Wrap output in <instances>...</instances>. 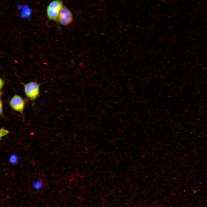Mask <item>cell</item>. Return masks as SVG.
Listing matches in <instances>:
<instances>
[{
  "label": "cell",
  "instance_id": "cell-7",
  "mask_svg": "<svg viewBox=\"0 0 207 207\" xmlns=\"http://www.w3.org/2000/svg\"><path fill=\"white\" fill-rule=\"evenodd\" d=\"M9 133V131L7 130L4 128H2L0 130V138L1 139L2 137L7 135Z\"/></svg>",
  "mask_w": 207,
  "mask_h": 207
},
{
  "label": "cell",
  "instance_id": "cell-10",
  "mask_svg": "<svg viewBox=\"0 0 207 207\" xmlns=\"http://www.w3.org/2000/svg\"><path fill=\"white\" fill-rule=\"evenodd\" d=\"M196 192H197V191L196 190H194L193 191V193H196Z\"/></svg>",
  "mask_w": 207,
  "mask_h": 207
},
{
  "label": "cell",
  "instance_id": "cell-1",
  "mask_svg": "<svg viewBox=\"0 0 207 207\" xmlns=\"http://www.w3.org/2000/svg\"><path fill=\"white\" fill-rule=\"evenodd\" d=\"M63 5V2L61 0L52 1L46 9V14L48 18L51 20L57 21L59 14Z\"/></svg>",
  "mask_w": 207,
  "mask_h": 207
},
{
  "label": "cell",
  "instance_id": "cell-8",
  "mask_svg": "<svg viewBox=\"0 0 207 207\" xmlns=\"http://www.w3.org/2000/svg\"><path fill=\"white\" fill-rule=\"evenodd\" d=\"M4 84V82L2 78H1L0 80V87L1 90L3 87Z\"/></svg>",
  "mask_w": 207,
  "mask_h": 207
},
{
  "label": "cell",
  "instance_id": "cell-4",
  "mask_svg": "<svg viewBox=\"0 0 207 207\" xmlns=\"http://www.w3.org/2000/svg\"><path fill=\"white\" fill-rule=\"evenodd\" d=\"M9 104L13 110L23 114L25 102L21 97L18 95H14L10 100Z\"/></svg>",
  "mask_w": 207,
  "mask_h": 207
},
{
  "label": "cell",
  "instance_id": "cell-5",
  "mask_svg": "<svg viewBox=\"0 0 207 207\" xmlns=\"http://www.w3.org/2000/svg\"><path fill=\"white\" fill-rule=\"evenodd\" d=\"M9 160V163L12 165H14L18 163V158L16 154H14L10 156Z\"/></svg>",
  "mask_w": 207,
  "mask_h": 207
},
{
  "label": "cell",
  "instance_id": "cell-9",
  "mask_svg": "<svg viewBox=\"0 0 207 207\" xmlns=\"http://www.w3.org/2000/svg\"><path fill=\"white\" fill-rule=\"evenodd\" d=\"M0 115H1L3 113V103L1 99L0 103Z\"/></svg>",
  "mask_w": 207,
  "mask_h": 207
},
{
  "label": "cell",
  "instance_id": "cell-2",
  "mask_svg": "<svg viewBox=\"0 0 207 207\" xmlns=\"http://www.w3.org/2000/svg\"><path fill=\"white\" fill-rule=\"evenodd\" d=\"M25 94L27 97L34 101L39 96L40 85L35 82H30L24 85Z\"/></svg>",
  "mask_w": 207,
  "mask_h": 207
},
{
  "label": "cell",
  "instance_id": "cell-6",
  "mask_svg": "<svg viewBox=\"0 0 207 207\" xmlns=\"http://www.w3.org/2000/svg\"><path fill=\"white\" fill-rule=\"evenodd\" d=\"M43 184L41 180H38L34 182L32 185L33 187L36 189H39L41 188Z\"/></svg>",
  "mask_w": 207,
  "mask_h": 207
},
{
  "label": "cell",
  "instance_id": "cell-3",
  "mask_svg": "<svg viewBox=\"0 0 207 207\" xmlns=\"http://www.w3.org/2000/svg\"><path fill=\"white\" fill-rule=\"evenodd\" d=\"M73 21V15L71 11L63 5L59 12L57 22L61 25L67 26L71 24Z\"/></svg>",
  "mask_w": 207,
  "mask_h": 207
}]
</instances>
